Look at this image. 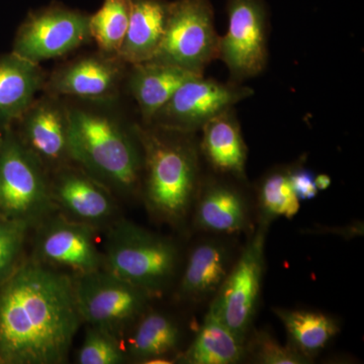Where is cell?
I'll use <instances>...</instances> for the list:
<instances>
[{
    "label": "cell",
    "mask_w": 364,
    "mask_h": 364,
    "mask_svg": "<svg viewBox=\"0 0 364 364\" xmlns=\"http://www.w3.org/2000/svg\"><path fill=\"white\" fill-rule=\"evenodd\" d=\"M82 318L65 273L30 262L0 284V364L65 363Z\"/></svg>",
    "instance_id": "obj_1"
},
{
    "label": "cell",
    "mask_w": 364,
    "mask_h": 364,
    "mask_svg": "<svg viewBox=\"0 0 364 364\" xmlns=\"http://www.w3.org/2000/svg\"><path fill=\"white\" fill-rule=\"evenodd\" d=\"M67 148L68 157L121 193L136 188L140 155L130 136L111 117L85 109L68 112Z\"/></svg>",
    "instance_id": "obj_2"
},
{
    "label": "cell",
    "mask_w": 364,
    "mask_h": 364,
    "mask_svg": "<svg viewBox=\"0 0 364 364\" xmlns=\"http://www.w3.org/2000/svg\"><path fill=\"white\" fill-rule=\"evenodd\" d=\"M105 270L143 289L161 294L173 279L178 250L173 242L131 222H119L107 235Z\"/></svg>",
    "instance_id": "obj_3"
},
{
    "label": "cell",
    "mask_w": 364,
    "mask_h": 364,
    "mask_svg": "<svg viewBox=\"0 0 364 364\" xmlns=\"http://www.w3.org/2000/svg\"><path fill=\"white\" fill-rule=\"evenodd\" d=\"M141 139L147 167L148 205L163 219L179 221L188 214L195 196V154L188 146L151 134Z\"/></svg>",
    "instance_id": "obj_4"
},
{
    "label": "cell",
    "mask_w": 364,
    "mask_h": 364,
    "mask_svg": "<svg viewBox=\"0 0 364 364\" xmlns=\"http://www.w3.org/2000/svg\"><path fill=\"white\" fill-rule=\"evenodd\" d=\"M53 200L42 163L6 129L0 136V215L30 227L51 213Z\"/></svg>",
    "instance_id": "obj_5"
},
{
    "label": "cell",
    "mask_w": 364,
    "mask_h": 364,
    "mask_svg": "<svg viewBox=\"0 0 364 364\" xmlns=\"http://www.w3.org/2000/svg\"><path fill=\"white\" fill-rule=\"evenodd\" d=\"M219 40L208 0H176L169 4L164 35L153 60L203 75L218 59Z\"/></svg>",
    "instance_id": "obj_6"
},
{
    "label": "cell",
    "mask_w": 364,
    "mask_h": 364,
    "mask_svg": "<svg viewBox=\"0 0 364 364\" xmlns=\"http://www.w3.org/2000/svg\"><path fill=\"white\" fill-rule=\"evenodd\" d=\"M74 284L82 321L116 338L142 316L151 298L107 270L80 274Z\"/></svg>",
    "instance_id": "obj_7"
},
{
    "label": "cell",
    "mask_w": 364,
    "mask_h": 364,
    "mask_svg": "<svg viewBox=\"0 0 364 364\" xmlns=\"http://www.w3.org/2000/svg\"><path fill=\"white\" fill-rule=\"evenodd\" d=\"M267 228L260 225L246 244L236 264L215 291L214 301L208 309V312L243 341H246L252 325L260 296Z\"/></svg>",
    "instance_id": "obj_8"
},
{
    "label": "cell",
    "mask_w": 364,
    "mask_h": 364,
    "mask_svg": "<svg viewBox=\"0 0 364 364\" xmlns=\"http://www.w3.org/2000/svg\"><path fill=\"white\" fill-rule=\"evenodd\" d=\"M90 37V18L61 6H51L28 16L14 41V53L39 64L63 56Z\"/></svg>",
    "instance_id": "obj_9"
},
{
    "label": "cell",
    "mask_w": 364,
    "mask_h": 364,
    "mask_svg": "<svg viewBox=\"0 0 364 364\" xmlns=\"http://www.w3.org/2000/svg\"><path fill=\"white\" fill-rule=\"evenodd\" d=\"M228 18L226 35L220 37L218 58L237 77L256 75L267 62L262 0H229Z\"/></svg>",
    "instance_id": "obj_10"
},
{
    "label": "cell",
    "mask_w": 364,
    "mask_h": 364,
    "mask_svg": "<svg viewBox=\"0 0 364 364\" xmlns=\"http://www.w3.org/2000/svg\"><path fill=\"white\" fill-rule=\"evenodd\" d=\"M251 93L249 88L224 85L198 75L186 81L155 117H161L171 128L203 127L215 114L229 109Z\"/></svg>",
    "instance_id": "obj_11"
},
{
    "label": "cell",
    "mask_w": 364,
    "mask_h": 364,
    "mask_svg": "<svg viewBox=\"0 0 364 364\" xmlns=\"http://www.w3.org/2000/svg\"><path fill=\"white\" fill-rule=\"evenodd\" d=\"M38 253L49 264L69 268L79 275L97 272L104 265V255L95 244L92 227L86 223L50 220L41 230Z\"/></svg>",
    "instance_id": "obj_12"
},
{
    "label": "cell",
    "mask_w": 364,
    "mask_h": 364,
    "mask_svg": "<svg viewBox=\"0 0 364 364\" xmlns=\"http://www.w3.org/2000/svg\"><path fill=\"white\" fill-rule=\"evenodd\" d=\"M21 119V142L41 163H57L68 157V112L52 100L31 105Z\"/></svg>",
    "instance_id": "obj_13"
},
{
    "label": "cell",
    "mask_w": 364,
    "mask_h": 364,
    "mask_svg": "<svg viewBox=\"0 0 364 364\" xmlns=\"http://www.w3.org/2000/svg\"><path fill=\"white\" fill-rule=\"evenodd\" d=\"M169 2L132 0L128 30L117 57L132 65L151 61L156 56L166 26Z\"/></svg>",
    "instance_id": "obj_14"
},
{
    "label": "cell",
    "mask_w": 364,
    "mask_h": 364,
    "mask_svg": "<svg viewBox=\"0 0 364 364\" xmlns=\"http://www.w3.org/2000/svg\"><path fill=\"white\" fill-rule=\"evenodd\" d=\"M43 83L39 64L14 53L0 57V127L7 129L33 104Z\"/></svg>",
    "instance_id": "obj_15"
},
{
    "label": "cell",
    "mask_w": 364,
    "mask_h": 364,
    "mask_svg": "<svg viewBox=\"0 0 364 364\" xmlns=\"http://www.w3.org/2000/svg\"><path fill=\"white\" fill-rule=\"evenodd\" d=\"M133 66L131 91L143 116L148 119L156 116L186 81L200 75L155 60Z\"/></svg>",
    "instance_id": "obj_16"
},
{
    "label": "cell",
    "mask_w": 364,
    "mask_h": 364,
    "mask_svg": "<svg viewBox=\"0 0 364 364\" xmlns=\"http://www.w3.org/2000/svg\"><path fill=\"white\" fill-rule=\"evenodd\" d=\"M121 69L112 60L88 57L69 64L57 72L50 87L57 95L81 98L107 97L119 82Z\"/></svg>",
    "instance_id": "obj_17"
},
{
    "label": "cell",
    "mask_w": 364,
    "mask_h": 364,
    "mask_svg": "<svg viewBox=\"0 0 364 364\" xmlns=\"http://www.w3.org/2000/svg\"><path fill=\"white\" fill-rule=\"evenodd\" d=\"M52 195L67 213L86 224L107 221L114 212L109 193L90 177L77 171L66 170L60 174Z\"/></svg>",
    "instance_id": "obj_18"
},
{
    "label": "cell",
    "mask_w": 364,
    "mask_h": 364,
    "mask_svg": "<svg viewBox=\"0 0 364 364\" xmlns=\"http://www.w3.org/2000/svg\"><path fill=\"white\" fill-rule=\"evenodd\" d=\"M203 131V150L213 166L238 177L245 176L247 148L229 109L205 122Z\"/></svg>",
    "instance_id": "obj_19"
},
{
    "label": "cell",
    "mask_w": 364,
    "mask_h": 364,
    "mask_svg": "<svg viewBox=\"0 0 364 364\" xmlns=\"http://www.w3.org/2000/svg\"><path fill=\"white\" fill-rule=\"evenodd\" d=\"M229 272V253L219 242L200 244L189 255L181 277V296L203 299L215 294Z\"/></svg>",
    "instance_id": "obj_20"
},
{
    "label": "cell",
    "mask_w": 364,
    "mask_h": 364,
    "mask_svg": "<svg viewBox=\"0 0 364 364\" xmlns=\"http://www.w3.org/2000/svg\"><path fill=\"white\" fill-rule=\"evenodd\" d=\"M245 352V341L208 312L195 340L179 360L186 364H233L239 363Z\"/></svg>",
    "instance_id": "obj_21"
},
{
    "label": "cell",
    "mask_w": 364,
    "mask_h": 364,
    "mask_svg": "<svg viewBox=\"0 0 364 364\" xmlns=\"http://www.w3.org/2000/svg\"><path fill=\"white\" fill-rule=\"evenodd\" d=\"M247 205L240 193L224 186L208 188L198 203L196 223L214 233L232 234L245 229Z\"/></svg>",
    "instance_id": "obj_22"
},
{
    "label": "cell",
    "mask_w": 364,
    "mask_h": 364,
    "mask_svg": "<svg viewBox=\"0 0 364 364\" xmlns=\"http://www.w3.org/2000/svg\"><path fill=\"white\" fill-rule=\"evenodd\" d=\"M274 313L286 329L289 345L309 360L339 332L336 321L325 314L279 308Z\"/></svg>",
    "instance_id": "obj_23"
},
{
    "label": "cell",
    "mask_w": 364,
    "mask_h": 364,
    "mask_svg": "<svg viewBox=\"0 0 364 364\" xmlns=\"http://www.w3.org/2000/svg\"><path fill=\"white\" fill-rule=\"evenodd\" d=\"M181 339L178 327L164 314H146L136 325L129 342L133 358L147 363L151 359L165 358L176 350Z\"/></svg>",
    "instance_id": "obj_24"
},
{
    "label": "cell",
    "mask_w": 364,
    "mask_h": 364,
    "mask_svg": "<svg viewBox=\"0 0 364 364\" xmlns=\"http://www.w3.org/2000/svg\"><path fill=\"white\" fill-rule=\"evenodd\" d=\"M132 0H105L90 18V36L107 54H119L130 21Z\"/></svg>",
    "instance_id": "obj_25"
},
{
    "label": "cell",
    "mask_w": 364,
    "mask_h": 364,
    "mask_svg": "<svg viewBox=\"0 0 364 364\" xmlns=\"http://www.w3.org/2000/svg\"><path fill=\"white\" fill-rule=\"evenodd\" d=\"M260 225L268 226L277 218L291 219L299 210V200L289 181V173L270 174L259 191Z\"/></svg>",
    "instance_id": "obj_26"
},
{
    "label": "cell",
    "mask_w": 364,
    "mask_h": 364,
    "mask_svg": "<svg viewBox=\"0 0 364 364\" xmlns=\"http://www.w3.org/2000/svg\"><path fill=\"white\" fill-rule=\"evenodd\" d=\"M124 361V354L116 337L95 327L86 332L78 351L77 363L119 364Z\"/></svg>",
    "instance_id": "obj_27"
},
{
    "label": "cell",
    "mask_w": 364,
    "mask_h": 364,
    "mask_svg": "<svg viewBox=\"0 0 364 364\" xmlns=\"http://www.w3.org/2000/svg\"><path fill=\"white\" fill-rule=\"evenodd\" d=\"M28 228L0 215V284L18 267Z\"/></svg>",
    "instance_id": "obj_28"
},
{
    "label": "cell",
    "mask_w": 364,
    "mask_h": 364,
    "mask_svg": "<svg viewBox=\"0 0 364 364\" xmlns=\"http://www.w3.org/2000/svg\"><path fill=\"white\" fill-rule=\"evenodd\" d=\"M249 352L253 360L262 364H303L308 363L309 359L299 353L291 345L282 346L272 336L265 332L254 334Z\"/></svg>",
    "instance_id": "obj_29"
},
{
    "label": "cell",
    "mask_w": 364,
    "mask_h": 364,
    "mask_svg": "<svg viewBox=\"0 0 364 364\" xmlns=\"http://www.w3.org/2000/svg\"><path fill=\"white\" fill-rule=\"evenodd\" d=\"M289 181L299 200H312L318 193L315 177L305 169L294 170L289 173Z\"/></svg>",
    "instance_id": "obj_30"
},
{
    "label": "cell",
    "mask_w": 364,
    "mask_h": 364,
    "mask_svg": "<svg viewBox=\"0 0 364 364\" xmlns=\"http://www.w3.org/2000/svg\"><path fill=\"white\" fill-rule=\"evenodd\" d=\"M331 182V178L326 174H320V176L315 177V183L318 191H326V189L329 188Z\"/></svg>",
    "instance_id": "obj_31"
}]
</instances>
